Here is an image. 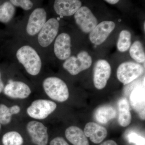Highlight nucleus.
Masks as SVG:
<instances>
[{
    "mask_svg": "<svg viewBox=\"0 0 145 145\" xmlns=\"http://www.w3.org/2000/svg\"><path fill=\"white\" fill-rule=\"evenodd\" d=\"M16 56L29 74L33 76L39 74L42 67L41 60L33 48L29 46H22L18 49Z\"/></svg>",
    "mask_w": 145,
    "mask_h": 145,
    "instance_id": "1",
    "label": "nucleus"
},
{
    "mask_svg": "<svg viewBox=\"0 0 145 145\" xmlns=\"http://www.w3.org/2000/svg\"><path fill=\"white\" fill-rule=\"evenodd\" d=\"M43 87L47 95L54 101L62 103L69 98L67 85L61 79L57 77H50L45 79Z\"/></svg>",
    "mask_w": 145,
    "mask_h": 145,
    "instance_id": "2",
    "label": "nucleus"
},
{
    "mask_svg": "<svg viewBox=\"0 0 145 145\" xmlns=\"http://www.w3.org/2000/svg\"><path fill=\"white\" fill-rule=\"evenodd\" d=\"M92 63V58L88 52L82 51L77 57L70 56L68 58L63 64V67L71 75H75L88 69Z\"/></svg>",
    "mask_w": 145,
    "mask_h": 145,
    "instance_id": "3",
    "label": "nucleus"
},
{
    "mask_svg": "<svg viewBox=\"0 0 145 145\" xmlns=\"http://www.w3.org/2000/svg\"><path fill=\"white\" fill-rule=\"evenodd\" d=\"M57 107V105L53 101L39 99L31 103L27 109V113L33 119L42 120L52 113Z\"/></svg>",
    "mask_w": 145,
    "mask_h": 145,
    "instance_id": "4",
    "label": "nucleus"
},
{
    "mask_svg": "<svg viewBox=\"0 0 145 145\" xmlns=\"http://www.w3.org/2000/svg\"><path fill=\"white\" fill-rule=\"evenodd\" d=\"M144 68L142 65L133 62L122 63L117 69L118 80L124 85L131 82L142 74Z\"/></svg>",
    "mask_w": 145,
    "mask_h": 145,
    "instance_id": "5",
    "label": "nucleus"
},
{
    "mask_svg": "<svg viewBox=\"0 0 145 145\" xmlns=\"http://www.w3.org/2000/svg\"><path fill=\"white\" fill-rule=\"evenodd\" d=\"M75 22L83 32L90 33L98 25V20L89 8L81 7L74 14Z\"/></svg>",
    "mask_w": 145,
    "mask_h": 145,
    "instance_id": "6",
    "label": "nucleus"
},
{
    "mask_svg": "<svg viewBox=\"0 0 145 145\" xmlns=\"http://www.w3.org/2000/svg\"><path fill=\"white\" fill-rule=\"evenodd\" d=\"M59 27V21L55 18H50L47 21L38 36L40 45L46 47L51 44L58 34Z\"/></svg>",
    "mask_w": 145,
    "mask_h": 145,
    "instance_id": "7",
    "label": "nucleus"
},
{
    "mask_svg": "<svg viewBox=\"0 0 145 145\" xmlns=\"http://www.w3.org/2000/svg\"><path fill=\"white\" fill-rule=\"evenodd\" d=\"M111 73L110 65L106 61L98 60L93 69V81L97 89H102L106 86Z\"/></svg>",
    "mask_w": 145,
    "mask_h": 145,
    "instance_id": "8",
    "label": "nucleus"
},
{
    "mask_svg": "<svg viewBox=\"0 0 145 145\" xmlns=\"http://www.w3.org/2000/svg\"><path fill=\"white\" fill-rule=\"evenodd\" d=\"M26 129L34 144H47L48 141V128L43 124L37 121H31L27 123Z\"/></svg>",
    "mask_w": 145,
    "mask_h": 145,
    "instance_id": "9",
    "label": "nucleus"
},
{
    "mask_svg": "<svg viewBox=\"0 0 145 145\" xmlns=\"http://www.w3.org/2000/svg\"><path fill=\"white\" fill-rule=\"evenodd\" d=\"M115 24L112 21H105L98 24L90 33L89 39L90 41L96 45H99L104 42L110 33L114 30Z\"/></svg>",
    "mask_w": 145,
    "mask_h": 145,
    "instance_id": "10",
    "label": "nucleus"
},
{
    "mask_svg": "<svg viewBox=\"0 0 145 145\" xmlns=\"http://www.w3.org/2000/svg\"><path fill=\"white\" fill-rule=\"evenodd\" d=\"M46 12L44 8H36L31 13L26 27L27 34L31 36L39 33L46 22Z\"/></svg>",
    "mask_w": 145,
    "mask_h": 145,
    "instance_id": "11",
    "label": "nucleus"
},
{
    "mask_svg": "<svg viewBox=\"0 0 145 145\" xmlns=\"http://www.w3.org/2000/svg\"><path fill=\"white\" fill-rule=\"evenodd\" d=\"M3 92L5 95L11 99H23L29 96L31 90L25 83L10 80L5 87Z\"/></svg>",
    "mask_w": 145,
    "mask_h": 145,
    "instance_id": "12",
    "label": "nucleus"
},
{
    "mask_svg": "<svg viewBox=\"0 0 145 145\" xmlns=\"http://www.w3.org/2000/svg\"><path fill=\"white\" fill-rule=\"evenodd\" d=\"M71 39L67 33L59 34L55 40L54 44V52L59 59H67L71 54Z\"/></svg>",
    "mask_w": 145,
    "mask_h": 145,
    "instance_id": "13",
    "label": "nucleus"
},
{
    "mask_svg": "<svg viewBox=\"0 0 145 145\" xmlns=\"http://www.w3.org/2000/svg\"><path fill=\"white\" fill-rule=\"evenodd\" d=\"M82 5V2L79 0H56L54 8L60 16H70L75 14Z\"/></svg>",
    "mask_w": 145,
    "mask_h": 145,
    "instance_id": "14",
    "label": "nucleus"
},
{
    "mask_svg": "<svg viewBox=\"0 0 145 145\" xmlns=\"http://www.w3.org/2000/svg\"><path fill=\"white\" fill-rule=\"evenodd\" d=\"M84 132L86 137H89L91 142L96 144L102 142L108 135L106 128L94 122L87 123Z\"/></svg>",
    "mask_w": 145,
    "mask_h": 145,
    "instance_id": "15",
    "label": "nucleus"
},
{
    "mask_svg": "<svg viewBox=\"0 0 145 145\" xmlns=\"http://www.w3.org/2000/svg\"><path fill=\"white\" fill-rule=\"evenodd\" d=\"M144 93V89L138 88L134 89L130 96L131 106L143 120L145 119Z\"/></svg>",
    "mask_w": 145,
    "mask_h": 145,
    "instance_id": "16",
    "label": "nucleus"
},
{
    "mask_svg": "<svg viewBox=\"0 0 145 145\" xmlns=\"http://www.w3.org/2000/svg\"><path fill=\"white\" fill-rule=\"evenodd\" d=\"M65 135L67 140L73 145H89L84 131L78 127H69L66 130Z\"/></svg>",
    "mask_w": 145,
    "mask_h": 145,
    "instance_id": "17",
    "label": "nucleus"
},
{
    "mask_svg": "<svg viewBox=\"0 0 145 145\" xmlns=\"http://www.w3.org/2000/svg\"><path fill=\"white\" fill-rule=\"evenodd\" d=\"M118 123L121 126L129 125L131 121V115L129 103L125 98H122L118 103Z\"/></svg>",
    "mask_w": 145,
    "mask_h": 145,
    "instance_id": "18",
    "label": "nucleus"
},
{
    "mask_svg": "<svg viewBox=\"0 0 145 145\" xmlns=\"http://www.w3.org/2000/svg\"><path fill=\"white\" fill-rule=\"evenodd\" d=\"M116 109L110 105L101 106L97 108L94 113L96 121L101 124H106L117 116Z\"/></svg>",
    "mask_w": 145,
    "mask_h": 145,
    "instance_id": "19",
    "label": "nucleus"
},
{
    "mask_svg": "<svg viewBox=\"0 0 145 145\" xmlns=\"http://www.w3.org/2000/svg\"><path fill=\"white\" fill-rule=\"evenodd\" d=\"M15 7L10 2H5L0 6V22L7 23L11 20L15 15Z\"/></svg>",
    "mask_w": 145,
    "mask_h": 145,
    "instance_id": "20",
    "label": "nucleus"
},
{
    "mask_svg": "<svg viewBox=\"0 0 145 145\" xmlns=\"http://www.w3.org/2000/svg\"><path fill=\"white\" fill-rule=\"evenodd\" d=\"M129 54L131 58L137 62H144L145 51L142 44L140 41H136L133 44L130 48Z\"/></svg>",
    "mask_w": 145,
    "mask_h": 145,
    "instance_id": "21",
    "label": "nucleus"
},
{
    "mask_svg": "<svg viewBox=\"0 0 145 145\" xmlns=\"http://www.w3.org/2000/svg\"><path fill=\"white\" fill-rule=\"evenodd\" d=\"M131 35L128 30H122L120 34L117 43V49L121 52H124L129 49L131 45Z\"/></svg>",
    "mask_w": 145,
    "mask_h": 145,
    "instance_id": "22",
    "label": "nucleus"
},
{
    "mask_svg": "<svg viewBox=\"0 0 145 145\" xmlns=\"http://www.w3.org/2000/svg\"><path fill=\"white\" fill-rule=\"evenodd\" d=\"M24 140L22 135L16 131L7 132L2 137L3 145H22Z\"/></svg>",
    "mask_w": 145,
    "mask_h": 145,
    "instance_id": "23",
    "label": "nucleus"
},
{
    "mask_svg": "<svg viewBox=\"0 0 145 145\" xmlns=\"http://www.w3.org/2000/svg\"><path fill=\"white\" fill-rule=\"evenodd\" d=\"M12 116L9 107L4 104H0V124H8L11 121Z\"/></svg>",
    "mask_w": 145,
    "mask_h": 145,
    "instance_id": "24",
    "label": "nucleus"
},
{
    "mask_svg": "<svg viewBox=\"0 0 145 145\" xmlns=\"http://www.w3.org/2000/svg\"><path fill=\"white\" fill-rule=\"evenodd\" d=\"M127 140L130 143L135 145H145V138L135 133H130L127 136Z\"/></svg>",
    "mask_w": 145,
    "mask_h": 145,
    "instance_id": "25",
    "label": "nucleus"
},
{
    "mask_svg": "<svg viewBox=\"0 0 145 145\" xmlns=\"http://www.w3.org/2000/svg\"><path fill=\"white\" fill-rule=\"evenodd\" d=\"M14 6L20 7L24 10L31 9L33 3L29 0H11L10 1Z\"/></svg>",
    "mask_w": 145,
    "mask_h": 145,
    "instance_id": "26",
    "label": "nucleus"
},
{
    "mask_svg": "<svg viewBox=\"0 0 145 145\" xmlns=\"http://www.w3.org/2000/svg\"><path fill=\"white\" fill-rule=\"evenodd\" d=\"M50 145H69L63 137H57L51 140Z\"/></svg>",
    "mask_w": 145,
    "mask_h": 145,
    "instance_id": "27",
    "label": "nucleus"
},
{
    "mask_svg": "<svg viewBox=\"0 0 145 145\" xmlns=\"http://www.w3.org/2000/svg\"><path fill=\"white\" fill-rule=\"evenodd\" d=\"M10 113L13 115V114H18L21 111V108L17 105H15L13 106L9 107Z\"/></svg>",
    "mask_w": 145,
    "mask_h": 145,
    "instance_id": "28",
    "label": "nucleus"
},
{
    "mask_svg": "<svg viewBox=\"0 0 145 145\" xmlns=\"http://www.w3.org/2000/svg\"><path fill=\"white\" fill-rule=\"evenodd\" d=\"M100 145H118V144L115 141L112 140H109L105 141Z\"/></svg>",
    "mask_w": 145,
    "mask_h": 145,
    "instance_id": "29",
    "label": "nucleus"
},
{
    "mask_svg": "<svg viewBox=\"0 0 145 145\" xmlns=\"http://www.w3.org/2000/svg\"><path fill=\"white\" fill-rule=\"evenodd\" d=\"M4 88V85L2 80L1 73L0 72V93L3 90Z\"/></svg>",
    "mask_w": 145,
    "mask_h": 145,
    "instance_id": "30",
    "label": "nucleus"
},
{
    "mask_svg": "<svg viewBox=\"0 0 145 145\" xmlns=\"http://www.w3.org/2000/svg\"><path fill=\"white\" fill-rule=\"evenodd\" d=\"M105 1L109 3L110 4L114 5L119 2V1L118 0H106Z\"/></svg>",
    "mask_w": 145,
    "mask_h": 145,
    "instance_id": "31",
    "label": "nucleus"
},
{
    "mask_svg": "<svg viewBox=\"0 0 145 145\" xmlns=\"http://www.w3.org/2000/svg\"><path fill=\"white\" fill-rule=\"evenodd\" d=\"M1 124H0V130L1 129Z\"/></svg>",
    "mask_w": 145,
    "mask_h": 145,
    "instance_id": "32",
    "label": "nucleus"
},
{
    "mask_svg": "<svg viewBox=\"0 0 145 145\" xmlns=\"http://www.w3.org/2000/svg\"><path fill=\"white\" fill-rule=\"evenodd\" d=\"M119 22H121V20H119Z\"/></svg>",
    "mask_w": 145,
    "mask_h": 145,
    "instance_id": "33",
    "label": "nucleus"
}]
</instances>
